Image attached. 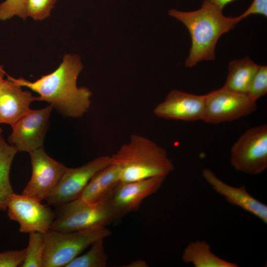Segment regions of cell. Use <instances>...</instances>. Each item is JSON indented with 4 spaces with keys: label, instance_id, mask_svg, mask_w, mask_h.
I'll use <instances>...</instances> for the list:
<instances>
[{
    "label": "cell",
    "instance_id": "1",
    "mask_svg": "<svg viewBox=\"0 0 267 267\" xmlns=\"http://www.w3.org/2000/svg\"><path fill=\"white\" fill-rule=\"evenodd\" d=\"M83 67L78 55L67 54L54 71L34 82L10 76L7 79L38 93L37 100L49 103L62 115L80 118L89 110L92 95L88 88L77 87V78Z\"/></svg>",
    "mask_w": 267,
    "mask_h": 267
},
{
    "label": "cell",
    "instance_id": "2",
    "mask_svg": "<svg viewBox=\"0 0 267 267\" xmlns=\"http://www.w3.org/2000/svg\"><path fill=\"white\" fill-rule=\"evenodd\" d=\"M169 15L182 22L188 29L191 46L185 66L192 67L202 60L215 58V47L220 37L231 30L242 20L225 16L222 10L204 0L200 8L192 11L171 9Z\"/></svg>",
    "mask_w": 267,
    "mask_h": 267
},
{
    "label": "cell",
    "instance_id": "3",
    "mask_svg": "<svg viewBox=\"0 0 267 267\" xmlns=\"http://www.w3.org/2000/svg\"><path fill=\"white\" fill-rule=\"evenodd\" d=\"M120 172L121 182H131L156 177H166L174 169L166 150L147 137L132 134L111 156Z\"/></svg>",
    "mask_w": 267,
    "mask_h": 267
},
{
    "label": "cell",
    "instance_id": "4",
    "mask_svg": "<svg viewBox=\"0 0 267 267\" xmlns=\"http://www.w3.org/2000/svg\"><path fill=\"white\" fill-rule=\"evenodd\" d=\"M44 242L43 267H66L95 241L111 234L106 226L60 232L49 230L42 233Z\"/></svg>",
    "mask_w": 267,
    "mask_h": 267
},
{
    "label": "cell",
    "instance_id": "5",
    "mask_svg": "<svg viewBox=\"0 0 267 267\" xmlns=\"http://www.w3.org/2000/svg\"><path fill=\"white\" fill-rule=\"evenodd\" d=\"M56 207L50 230L71 232L106 226L118 217L108 199L87 203L77 198Z\"/></svg>",
    "mask_w": 267,
    "mask_h": 267
},
{
    "label": "cell",
    "instance_id": "6",
    "mask_svg": "<svg viewBox=\"0 0 267 267\" xmlns=\"http://www.w3.org/2000/svg\"><path fill=\"white\" fill-rule=\"evenodd\" d=\"M230 163L237 171L257 175L267 168V125L246 131L233 144Z\"/></svg>",
    "mask_w": 267,
    "mask_h": 267
},
{
    "label": "cell",
    "instance_id": "7",
    "mask_svg": "<svg viewBox=\"0 0 267 267\" xmlns=\"http://www.w3.org/2000/svg\"><path fill=\"white\" fill-rule=\"evenodd\" d=\"M257 108V101L246 94L222 87L205 94L202 120L212 124L231 122L253 113Z\"/></svg>",
    "mask_w": 267,
    "mask_h": 267
},
{
    "label": "cell",
    "instance_id": "8",
    "mask_svg": "<svg viewBox=\"0 0 267 267\" xmlns=\"http://www.w3.org/2000/svg\"><path fill=\"white\" fill-rule=\"evenodd\" d=\"M41 202L27 195L13 193L7 202L9 218L18 222L22 233H44L50 229L55 213Z\"/></svg>",
    "mask_w": 267,
    "mask_h": 267
},
{
    "label": "cell",
    "instance_id": "9",
    "mask_svg": "<svg viewBox=\"0 0 267 267\" xmlns=\"http://www.w3.org/2000/svg\"><path fill=\"white\" fill-rule=\"evenodd\" d=\"M29 154L32 176L22 194L41 202L52 192L67 167L48 156L44 147Z\"/></svg>",
    "mask_w": 267,
    "mask_h": 267
},
{
    "label": "cell",
    "instance_id": "10",
    "mask_svg": "<svg viewBox=\"0 0 267 267\" xmlns=\"http://www.w3.org/2000/svg\"><path fill=\"white\" fill-rule=\"evenodd\" d=\"M112 164L111 156L98 157L75 168H67L58 184L46 200L57 207L78 198L91 178Z\"/></svg>",
    "mask_w": 267,
    "mask_h": 267
},
{
    "label": "cell",
    "instance_id": "11",
    "mask_svg": "<svg viewBox=\"0 0 267 267\" xmlns=\"http://www.w3.org/2000/svg\"><path fill=\"white\" fill-rule=\"evenodd\" d=\"M53 109L50 105L40 109H30L11 126L8 142L18 151L28 153L43 147Z\"/></svg>",
    "mask_w": 267,
    "mask_h": 267
},
{
    "label": "cell",
    "instance_id": "12",
    "mask_svg": "<svg viewBox=\"0 0 267 267\" xmlns=\"http://www.w3.org/2000/svg\"><path fill=\"white\" fill-rule=\"evenodd\" d=\"M166 178L156 177L131 182H120L109 198L118 218L138 210L145 198L161 187Z\"/></svg>",
    "mask_w": 267,
    "mask_h": 267
},
{
    "label": "cell",
    "instance_id": "13",
    "mask_svg": "<svg viewBox=\"0 0 267 267\" xmlns=\"http://www.w3.org/2000/svg\"><path fill=\"white\" fill-rule=\"evenodd\" d=\"M205 95H199L178 89L171 90L154 109L158 117L185 121L202 120Z\"/></svg>",
    "mask_w": 267,
    "mask_h": 267
},
{
    "label": "cell",
    "instance_id": "14",
    "mask_svg": "<svg viewBox=\"0 0 267 267\" xmlns=\"http://www.w3.org/2000/svg\"><path fill=\"white\" fill-rule=\"evenodd\" d=\"M202 175L206 182L230 204L238 207L267 223V206L252 196L246 186L230 185L220 179L211 170L204 169Z\"/></svg>",
    "mask_w": 267,
    "mask_h": 267
},
{
    "label": "cell",
    "instance_id": "15",
    "mask_svg": "<svg viewBox=\"0 0 267 267\" xmlns=\"http://www.w3.org/2000/svg\"><path fill=\"white\" fill-rule=\"evenodd\" d=\"M7 79L0 84V124L12 126L29 109L31 103L37 100L29 91Z\"/></svg>",
    "mask_w": 267,
    "mask_h": 267
},
{
    "label": "cell",
    "instance_id": "16",
    "mask_svg": "<svg viewBox=\"0 0 267 267\" xmlns=\"http://www.w3.org/2000/svg\"><path fill=\"white\" fill-rule=\"evenodd\" d=\"M120 182L119 170L111 164L91 178L78 198L87 203L108 199Z\"/></svg>",
    "mask_w": 267,
    "mask_h": 267
},
{
    "label": "cell",
    "instance_id": "17",
    "mask_svg": "<svg viewBox=\"0 0 267 267\" xmlns=\"http://www.w3.org/2000/svg\"><path fill=\"white\" fill-rule=\"evenodd\" d=\"M259 66L248 57L230 61L223 87L236 92L246 94Z\"/></svg>",
    "mask_w": 267,
    "mask_h": 267
},
{
    "label": "cell",
    "instance_id": "18",
    "mask_svg": "<svg viewBox=\"0 0 267 267\" xmlns=\"http://www.w3.org/2000/svg\"><path fill=\"white\" fill-rule=\"evenodd\" d=\"M182 260L195 267H237V264L225 260L214 254L205 240L191 241L184 248Z\"/></svg>",
    "mask_w": 267,
    "mask_h": 267
},
{
    "label": "cell",
    "instance_id": "19",
    "mask_svg": "<svg viewBox=\"0 0 267 267\" xmlns=\"http://www.w3.org/2000/svg\"><path fill=\"white\" fill-rule=\"evenodd\" d=\"M17 151L15 146L8 144L0 135V211L7 210V202L14 193L9 174L12 161Z\"/></svg>",
    "mask_w": 267,
    "mask_h": 267
},
{
    "label": "cell",
    "instance_id": "20",
    "mask_svg": "<svg viewBox=\"0 0 267 267\" xmlns=\"http://www.w3.org/2000/svg\"><path fill=\"white\" fill-rule=\"evenodd\" d=\"M103 240H98L90 245L86 253L78 256L66 267H105L107 256L104 250Z\"/></svg>",
    "mask_w": 267,
    "mask_h": 267
},
{
    "label": "cell",
    "instance_id": "21",
    "mask_svg": "<svg viewBox=\"0 0 267 267\" xmlns=\"http://www.w3.org/2000/svg\"><path fill=\"white\" fill-rule=\"evenodd\" d=\"M44 242L42 233H29L28 246L21 267H43Z\"/></svg>",
    "mask_w": 267,
    "mask_h": 267
},
{
    "label": "cell",
    "instance_id": "22",
    "mask_svg": "<svg viewBox=\"0 0 267 267\" xmlns=\"http://www.w3.org/2000/svg\"><path fill=\"white\" fill-rule=\"evenodd\" d=\"M267 93V66L260 65L253 78L246 94L257 101Z\"/></svg>",
    "mask_w": 267,
    "mask_h": 267
},
{
    "label": "cell",
    "instance_id": "23",
    "mask_svg": "<svg viewBox=\"0 0 267 267\" xmlns=\"http://www.w3.org/2000/svg\"><path fill=\"white\" fill-rule=\"evenodd\" d=\"M57 0H26L27 17L41 20L50 15Z\"/></svg>",
    "mask_w": 267,
    "mask_h": 267
},
{
    "label": "cell",
    "instance_id": "24",
    "mask_svg": "<svg viewBox=\"0 0 267 267\" xmlns=\"http://www.w3.org/2000/svg\"><path fill=\"white\" fill-rule=\"evenodd\" d=\"M15 15L23 19L27 17L26 0H6L0 4V20H5Z\"/></svg>",
    "mask_w": 267,
    "mask_h": 267
},
{
    "label": "cell",
    "instance_id": "25",
    "mask_svg": "<svg viewBox=\"0 0 267 267\" xmlns=\"http://www.w3.org/2000/svg\"><path fill=\"white\" fill-rule=\"evenodd\" d=\"M25 254V249L9 250L0 253V267H20Z\"/></svg>",
    "mask_w": 267,
    "mask_h": 267
},
{
    "label": "cell",
    "instance_id": "26",
    "mask_svg": "<svg viewBox=\"0 0 267 267\" xmlns=\"http://www.w3.org/2000/svg\"><path fill=\"white\" fill-rule=\"evenodd\" d=\"M253 14L267 16V0H253L250 6L240 16L243 19Z\"/></svg>",
    "mask_w": 267,
    "mask_h": 267
},
{
    "label": "cell",
    "instance_id": "27",
    "mask_svg": "<svg viewBox=\"0 0 267 267\" xmlns=\"http://www.w3.org/2000/svg\"><path fill=\"white\" fill-rule=\"evenodd\" d=\"M220 9L222 10L223 8L228 3L235 0H205Z\"/></svg>",
    "mask_w": 267,
    "mask_h": 267
},
{
    "label": "cell",
    "instance_id": "28",
    "mask_svg": "<svg viewBox=\"0 0 267 267\" xmlns=\"http://www.w3.org/2000/svg\"><path fill=\"white\" fill-rule=\"evenodd\" d=\"M130 267H148L146 262L142 260H136L132 262L129 265Z\"/></svg>",
    "mask_w": 267,
    "mask_h": 267
},
{
    "label": "cell",
    "instance_id": "29",
    "mask_svg": "<svg viewBox=\"0 0 267 267\" xmlns=\"http://www.w3.org/2000/svg\"><path fill=\"white\" fill-rule=\"evenodd\" d=\"M5 74V72L2 69V67L0 66V84L3 81V78Z\"/></svg>",
    "mask_w": 267,
    "mask_h": 267
},
{
    "label": "cell",
    "instance_id": "30",
    "mask_svg": "<svg viewBox=\"0 0 267 267\" xmlns=\"http://www.w3.org/2000/svg\"><path fill=\"white\" fill-rule=\"evenodd\" d=\"M2 132V129H1V128L0 126V135L1 134Z\"/></svg>",
    "mask_w": 267,
    "mask_h": 267
}]
</instances>
